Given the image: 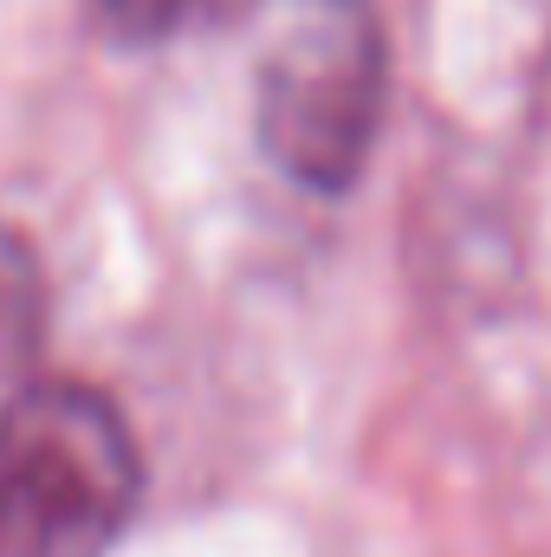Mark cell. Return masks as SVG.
I'll use <instances>...</instances> for the list:
<instances>
[{"mask_svg":"<svg viewBox=\"0 0 551 557\" xmlns=\"http://www.w3.org/2000/svg\"><path fill=\"white\" fill-rule=\"evenodd\" d=\"M137 512V441L85 383L0 409V557H105Z\"/></svg>","mask_w":551,"mask_h":557,"instance_id":"6da1fadb","label":"cell"},{"mask_svg":"<svg viewBox=\"0 0 551 557\" xmlns=\"http://www.w3.org/2000/svg\"><path fill=\"white\" fill-rule=\"evenodd\" d=\"M390 52L364 0H292L260 59V143L311 195H344L383 131Z\"/></svg>","mask_w":551,"mask_h":557,"instance_id":"7a4b0ae2","label":"cell"},{"mask_svg":"<svg viewBox=\"0 0 551 557\" xmlns=\"http://www.w3.org/2000/svg\"><path fill=\"white\" fill-rule=\"evenodd\" d=\"M39 337V278L13 234H0V370L26 357Z\"/></svg>","mask_w":551,"mask_h":557,"instance_id":"3957f363","label":"cell"},{"mask_svg":"<svg viewBox=\"0 0 551 557\" xmlns=\"http://www.w3.org/2000/svg\"><path fill=\"white\" fill-rule=\"evenodd\" d=\"M91 13L118 46H156L195 13V0H91Z\"/></svg>","mask_w":551,"mask_h":557,"instance_id":"277c9868","label":"cell"}]
</instances>
